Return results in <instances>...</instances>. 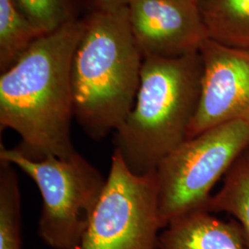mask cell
<instances>
[{"label": "cell", "instance_id": "1", "mask_svg": "<svg viewBox=\"0 0 249 249\" xmlns=\"http://www.w3.org/2000/svg\"><path fill=\"white\" fill-rule=\"evenodd\" d=\"M84 30L75 19L40 37L0 76V126L20 137L23 156L43 160L76 152L71 139L75 117L73 56Z\"/></svg>", "mask_w": 249, "mask_h": 249}, {"label": "cell", "instance_id": "2", "mask_svg": "<svg viewBox=\"0 0 249 249\" xmlns=\"http://www.w3.org/2000/svg\"><path fill=\"white\" fill-rule=\"evenodd\" d=\"M143 55L134 38L127 6L94 10L72 61L75 118L94 141L116 132L133 108Z\"/></svg>", "mask_w": 249, "mask_h": 249}, {"label": "cell", "instance_id": "3", "mask_svg": "<svg viewBox=\"0 0 249 249\" xmlns=\"http://www.w3.org/2000/svg\"><path fill=\"white\" fill-rule=\"evenodd\" d=\"M199 52L144 57L133 108L116 132L114 151L137 176L156 171L187 140L201 90Z\"/></svg>", "mask_w": 249, "mask_h": 249}, {"label": "cell", "instance_id": "4", "mask_svg": "<svg viewBox=\"0 0 249 249\" xmlns=\"http://www.w3.org/2000/svg\"><path fill=\"white\" fill-rule=\"evenodd\" d=\"M0 160L21 170L36 184L43 203L38 233L53 249H75L107 187V178L78 151L68 157L32 160L0 144Z\"/></svg>", "mask_w": 249, "mask_h": 249}, {"label": "cell", "instance_id": "5", "mask_svg": "<svg viewBox=\"0 0 249 249\" xmlns=\"http://www.w3.org/2000/svg\"><path fill=\"white\" fill-rule=\"evenodd\" d=\"M249 146V122L219 124L188 139L156 169L163 228L184 215L205 211L212 190Z\"/></svg>", "mask_w": 249, "mask_h": 249}, {"label": "cell", "instance_id": "6", "mask_svg": "<svg viewBox=\"0 0 249 249\" xmlns=\"http://www.w3.org/2000/svg\"><path fill=\"white\" fill-rule=\"evenodd\" d=\"M162 229L156 171L137 176L114 151L107 187L75 249H158Z\"/></svg>", "mask_w": 249, "mask_h": 249}, {"label": "cell", "instance_id": "7", "mask_svg": "<svg viewBox=\"0 0 249 249\" xmlns=\"http://www.w3.org/2000/svg\"><path fill=\"white\" fill-rule=\"evenodd\" d=\"M203 63L201 90L187 140L216 125L249 122V50L207 39L199 48Z\"/></svg>", "mask_w": 249, "mask_h": 249}, {"label": "cell", "instance_id": "8", "mask_svg": "<svg viewBox=\"0 0 249 249\" xmlns=\"http://www.w3.org/2000/svg\"><path fill=\"white\" fill-rule=\"evenodd\" d=\"M127 9L143 58L196 53L208 39L196 0H128Z\"/></svg>", "mask_w": 249, "mask_h": 249}, {"label": "cell", "instance_id": "9", "mask_svg": "<svg viewBox=\"0 0 249 249\" xmlns=\"http://www.w3.org/2000/svg\"><path fill=\"white\" fill-rule=\"evenodd\" d=\"M158 249H248L239 224L199 211L168 223L160 231Z\"/></svg>", "mask_w": 249, "mask_h": 249}, {"label": "cell", "instance_id": "10", "mask_svg": "<svg viewBox=\"0 0 249 249\" xmlns=\"http://www.w3.org/2000/svg\"><path fill=\"white\" fill-rule=\"evenodd\" d=\"M208 39L249 50V0H198Z\"/></svg>", "mask_w": 249, "mask_h": 249}, {"label": "cell", "instance_id": "11", "mask_svg": "<svg viewBox=\"0 0 249 249\" xmlns=\"http://www.w3.org/2000/svg\"><path fill=\"white\" fill-rule=\"evenodd\" d=\"M205 211L232 216L249 249V146L224 176L222 187L211 196Z\"/></svg>", "mask_w": 249, "mask_h": 249}, {"label": "cell", "instance_id": "12", "mask_svg": "<svg viewBox=\"0 0 249 249\" xmlns=\"http://www.w3.org/2000/svg\"><path fill=\"white\" fill-rule=\"evenodd\" d=\"M43 36L13 0H0V71H7Z\"/></svg>", "mask_w": 249, "mask_h": 249}, {"label": "cell", "instance_id": "13", "mask_svg": "<svg viewBox=\"0 0 249 249\" xmlns=\"http://www.w3.org/2000/svg\"><path fill=\"white\" fill-rule=\"evenodd\" d=\"M0 249H21V198L16 167L0 160Z\"/></svg>", "mask_w": 249, "mask_h": 249}, {"label": "cell", "instance_id": "14", "mask_svg": "<svg viewBox=\"0 0 249 249\" xmlns=\"http://www.w3.org/2000/svg\"><path fill=\"white\" fill-rule=\"evenodd\" d=\"M31 22L44 35L77 19L72 0H13Z\"/></svg>", "mask_w": 249, "mask_h": 249}, {"label": "cell", "instance_id": "15", "mask_svg": "<svg viewBox=\"0 0 249 249\" xmlns=\"http://www.w3.org/2000/svg\"><path fill=\"white\" fill-rule=\"evenodd\" d=\"M94 10L111 11L127 6L128 0H91Z\"/></svg>", "mask_w": 249, "mask_h": 249}, {"label": "cell", "instance_id": "16", "mask_svg": "<svg viewBox=\"0 0 249 249\" xmlns=\"http://www.w3.org/2000/svg\"><path fill=\"white\" fill-rule=\"evenodd\" d=\"M196 1H198V0H196Z\"/></svg>", "mask_w": 249, "mask_h": 249}]
</instances>
